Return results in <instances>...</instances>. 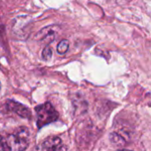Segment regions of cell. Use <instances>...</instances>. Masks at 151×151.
I'll use <instances>...</instances> for the list:
<instances>
[{
  "instance_id": "6da1fadb",
  "label": "cell",
  "mask_w": 151,
  "mask_h": 151,
  "mask_svg": "<svg viewBox=\"0 0 151 151\" xmlns=\"http://www.w3.org/2000/svg\"><path fill=\"white\" fill-rule=\"evenodd\" d=\"M28 142L29 133L24 127L0 131V151H24Z\"/></svg>"
},
{
  "instance_id": "7a4b0ae2",
  "label": "cell",
  "mask_w": 151,
  "mask_h": 151,
  "mask_svg": "<svg viewBox=\"0 0 151 151\" xmlns=\"http://www.w3.org/2000/svg\"><path fill=\"white\" fill-rule=\"evenodd\" d=\"M35 111L37 116L36 122L39 128L56 121L58 118V112L50 103H46L37 106Z\"/></svg>"
},
{
  "instance_id": "3957f363",
  "label": "cell",
  "mask_w": 151,
  "mask_h": 151,
  "mask_svg": "<svg viewBox=\"0 0 151 151\" xmlns=\"http://www.w3.org/2000/svg\"><path fill=\"white\" fill-rule=\"evenodd\" d=\"M36 151H66V148L60 138L53 136L40 143Z\"/></svg>"
},
{
  "instance_id": "277c9868",
  "label": "cell",
  "mask_w": 151,
  "mask_h": 151,
  "mask_svg": "<svg viewBox=\"0 0 151 151\" xmlns=\"http://www.w3.org/2000/svg\"><path fill=\"white\" fill-rule=\"evenodd\" d=\"M8 111H12L19 116H21L23 118H28L30 117V111L22 104H18L14 101H8L5 104Z\"/></svg>"
},
{
  "instance_id": "5b68a950",
  "label": "cell",
  "mask_w": 151,
  "mask_h": 151,
  "mask_svg": "<svg viewBox=\"0 0 151 151\" xmlns=\"http://www.w3.org/2000/svg\"><path fill=\"white\" fill-rule=\"evenodd\" d=\"M38 36H40L41 39H44V38H54L55 37V32L53 30V28L51 27H47L46 28L42 29L39 34Z\"/></svg>"
},
{
  "instance_id": "8992f818",
  "label": "cell",
  "mask_w": 151,
  "mask_h": 151,
  "mask_svg": "<svg viewBox=\"0 0 151 151\" xmlns=\"http://www.w3.org/2000/svg\"><path fill=\"white\" fill-rule=\"evenodd\" d=\"M68 48H69V42L67 40H62L58 43L57 50L59 54H65L68 50Z\"/></svg>"
},
{
  "instance_id": "52a82bcc",
  "label": "cell",
  "mask_w": 151,
  "mask_h": 151,
  "mask_svg": "<svg viewBox=\"0 0 151 151\" xmlns=\"http://www.w3.org/2000/svg\"><path fill=\"white\" fill-rule=\"evenodd\" d=\"M51 56H52L51 49L49 46L45 47V49L42 50V58L45 59V60H48V59H50L51 58Z\"/></svg>"
},
{
  "instance_id": "ba28073f",
  "label": "cell",
  "mask_w": 151,
  "mask_h": 151,
  "mask_svg": "<svg viewBox=\"0 0 151 151\" xmlns=\"http://www.w3.org/2000/svg\"><path fill=\"white\" fill-rule=\"evenodd\" d=\"M119 151H130V150H119Z\"/></svg>"
},
{
  "instance_id": "9c48e42d",
  "label": "cell",
  "mask_w": 151,
  "mask_h": 151,
  "mask_svg": "<svg viewBox=\"0 0 151 151\" xmlns=\"http://www.w3.org/2000/svg\"><path fill=\"white\" fill-rule=\"evenodd\" d=\"M0 87H1V85H0Z\"/></svg>"
}]
</instances>
